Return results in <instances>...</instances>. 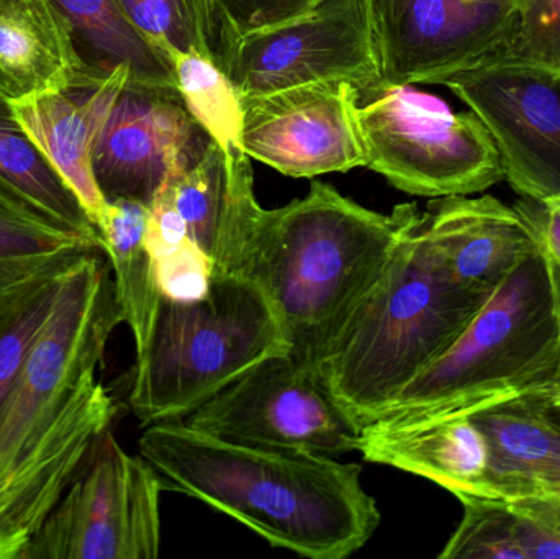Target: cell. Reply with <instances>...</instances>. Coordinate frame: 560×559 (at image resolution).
Listing matches in <instances>:
<instances>
[{"label": "cell", "instance_id": "6da1fadb", "mask_svg": "<svg viewBox=\"0 0 560 559\" xmlns=\"http://www.w3.org/2000/svg\"><path fill=\"white\" fill-rule=\"evenodd\" d=\"M140 455L164 489L197 499L300 557H351L381 525L361 466L335 456L232 442L186 420L148 426Z\"/></svg>", "mask_w": 560, "mask_h": 559}, {"label": "cell", "instance_id": "7a4b0ae2", "mask_svg": "<svg viewBox=\"0 0 560 559\" xmlns=\"http://www.w3.org/2000/svg\"><path fill=\"white\" fill-rule=\"evenodd\" d=\"M420 216L417 203H401L387 216L365 209L319 180L302 199L261 207L242 275L268 295L292 357L318 366Z\"/></svg>", "mask_w": 560, "mask_h": 559}, {"label": "cell", "instance_id": "3957f363", "mask_svg": "<svg viewBox=\"0 0 560 559\" xmlns=\"http://www.w3.org/2000/svg\"><path fill=\"white\" fill-rule=\"evenodd\" d=\"M487 299L451 278L424 235L421 212L316 370L362 430L447 350Z\"/></svg>", "mask_w": 560, "mask_h": 559}, {"label": "cell", "instance_id": "277c9868", "mask_svg": "<svg viewBox=\"0 0 560 559\" xmlns=\"http://www.w3.org/2000/svg\"><path fill=\"white\" fill-rule=\"evenodd\" d=\"M289 340L271 301L253 279L215 275L197 301L163 295L137 351L130 406L144 427L184 420Z\"/></svg>", "mask_w": 560, "mask_h": 559}, {"label": "cell", "instance_id": "5b68a950", "mask_svg": "<svg viewBox=\"0 0 560 559\" xmlns=\"http://www.w3.org/2000/svg\"><path fill=\"white\" fill-rule=\"evenodd\" d=\"M559 347L545 249L520 263L463 334L371 423L477 409L551 383Z\"/></svg>", "mask_w": 560, "mask_h": 559}, {"label": "cell", "instance_id": "8992f818", "mask_svg": "<svg viewBox=\"0 0 560 559\" xmlns=\"http://www.w3.org/2000/svg\"><path fill=\"white\" fill-rule=\"evenodd\" d=\"M124 324L104 252L75 263L0 412V482L51 429L75 394L97 377L108 340Z\"/></svg>", "mask_w": 560, "mask_h": 559}, {"label": "cell", "instance_id": "52a82bcc", "mask_svg": "<svg viewBox=\"0 0 560 559\" xmlns=\"http://www.w3.org/2000/svg\"><path fill=\"white\" fill-rule=\"evenodd\" d=\"M355 117L365 166L401 193L472 196L503 180L495 143L474 112L454 114L411 85L377 82L358 91Z\"/></svg>", "mask_w": 560, "mask_h": 559}, {"label": "cell", "instance_id": "ba28073f", "mask_svg": "<svg viewBox=\"0 0 560 559\" xmlns=\"http://www.w3.org/2000/svg\"><path fill=\"white\" fill-rule=\"evenodd\" d=\"M164 486L143 456L107 430L22 559H154Z\"/></svg>", "mask_w": 560, "mask_h": 559}, {"label": "cell", "instance_id": "9c48e42d", "mask_svg": "<svg viewBox=\"0 0 560 559\" xmlns=\"http://www.w3.org/2000/svg\"><path fill=\"white\" fill-rule=\"evenodd\" d=\"M186 423L232 442L326 456L358 452L361 433L332 399L318 370L290 353L249 368Z\"/></svg>", "mask_w": 560, "mask_h": 559}, {"label": "cell", "instance_id": "30bf717a", "mask_svg": "<svg viewBox=\"0 0 560 559\" xmlns=\"http://www.w3.org/2000/svg\"><path fill=\"white\" fill-rule=\"evenodd\" d=\"M219 68L242 97L313 82H381L372 0H328L313 12L233 36Z\"/></svg>", "mask_w": 560, "mask_h": 559}, {"label": "cell", "instance_id": "8fae6325", "mask_svg": "<svg viewBox=\"0 0 560 559\" xmlns=\"http://www.w3.org/2000/svg\"><path fill=\"white\" fill-rule=\"evenodd\" d=\"M443 85L482 121L516 194L560 200V68L495 59Z\"/></svg>", "mask_w": 560, "mask_h": 559}, {"label": "cell", "instance_id": "7c38bea8", "mask_svg": "<svg viewBox=\"0 0 560 559\" xmlns=\"http://www.w3.org/2000/svg\"><path fill=\"white\" fill-rule=\"evenodd\" d=\"M518 0H372L381 82L441 84L499 59Z\"/></svg>", "mask_w": 560, "mask_h": 559}, {"label": "cell", "instance_id": "4fadbf2b", "mask_svg": "<svg viewBox=\"0 0 560 559\" xmlns=\"http://www.w3.org/2000/svg\"><path fill=\"white\" fill-rule=\"evenodd\" d=\"M358 91L349 82H313L242 97L243 151L289 177L365 166Z\"/></svg>", "mask_w": 560, "mask_h": 559}, {"label": "cell", "instance_id": "5bb4252c", "mask_svg": "<svg viewBox=\"0 0 560 559\" xmlns=\"http://www.w3.org/2000/svg\"><path fill=\"white\" fill-rule=\"evenodd\" d=\"M210 141L177 89L127 82L95 143L98 189L107 202L135 200L150 209L171 171L196 164Z\"/></svg>", "mask_w": 560, "mask_h": 559}, {"label": "cell", "instance_id": "9a60e30c", "mask_svg": "<svg viewBox=\"0 0 560 559\" xmlns=\"http://www.w3.org/2000/svg\"><path fill=\"white\" fill-rule=\"evenodd\" d=\"M117 412L107 387L97 377L88 381L28 456L0 482V559H22Z\"/></svg>", "mask_w": 560, "mask_h": 559}, {"label": "cell", "instance_id": "2e32d148", "mask_svg": "<svg viewBox=\"0 0 560 559\" xmlns=\"http://www.w3.org/2000/svg\"><path fill=\"white\" fill-rule=\"evenodd\" d=\"M423 230L451 278L486 298L541 249L522 209L492 196L436 197L423 212Z\"/></svg>", "mask_w": 560, "mask_h": 559}, {"label": "cell", "instance_id": "e0dca14e", "mask_svg": "<svg viewBox=\"0 0 560 559\" xmlns=\"http://www.w3.org/2000/svg\"><path fill=\"white\" fill-rule=\"evenodd\" d=\"M128 79L127 68L92 71L61 91L12 104L23 130L71 187L95 226L107 200L95 180L92 156L105 118Z\"/></svg>", "mask_w": 560, "mask_h": 559}, {"label": "cell", "instance_id": "ac0fdd59", "mask_svg": "<svg viewBox=\"0 0 560 559\" xmlns=\"http://www.w3.org/2000/svg\"><path fill=\"white\" fill-rule=\"evenodd\" d=\"M358 452L365 462L421 476L459 501L486 496L489 443L469 410L369 423L359 433Z\"/></svg>", "mask_w": 560, "mask_h": 559}, {"label": "cell", "instance_id": "d6986e66", "mask_svg": "<svg viewBox=\"0 0 560 559\" xmlns=\"http://www.w3.org/2000/svg\"><path fill=\"white\" fill-rule=\"evenodd\" d=\"M467 410L489 443L482 499L560 498V429L528 394Z\"/></svg>", "mask_w": 560, "mask_h": 559}, {"label": "cell", "instance_id": "ffe728a7", "mask_svg": "<svg viewBox=\"0 0 560 559\" xmlns=\"http://www.w3.org/2000/svg\"><path fill=\"white\" fill-rule=\"evenodd\" d=\"M92 71L55 0H0V95L10 104L61 91Z\"/></svg>", "mask_w": 560, "mask_h": 559}, {"label": "cell", "instance_id": "44dd1931", "mask_svg": "<svg viewBox=\"0 0 560 559\" xmlns=\"http://www.w3.org/2000/svg\"><path fill=\"white\" fill-rule=\"evenodd\" d=\"M97 252L102 236L66 225L0 176V314Z\"/></svg>", "mask_w": 560, "mask_h": 559}, {"label": "cell", "instance_id": "7402d4cb", "mask_svg": "<svg viewBox=\"0 0 560 559\" xmlns=\"http://www.w3.org/2000/svg\"><path fill=\"white\" fill-rule=\"evenodd\" d=\"M71 22L79 55L89 68L130 71L128 82L177 89L170 62L131 23L120 0H55Z\"/></svg>", "mask_w": 560, "mask_h": 559}, {"label": "cell", "instance_id": "603a6c76", "mask_svg": "<svg viewBox=\"0 0 560 559\" xmlns=\"http://www.w3.org/2000/svg\"><path fill=\"white\" fill-rule=\"evenodd\" d=\"M148 216L150 209L143 203L114 200L107 202L97 225L105 256L110 263L124 324L133 334L137 351L147 343L163 299L156 266L147 245Z\"/></svg>", "mask_w": 560, "mask_h": 559}, {"label": "cell", "instance_id": "cb8c5ba5", "mask_svg": "<svg viewBox=\"0 0 560 559\" xmlns=\"http://www.w3.org/2000/svg\"><path fill=\"white\" fill-rule=\"evenodd\" d=\"M0 176L46 212L84 235L101 236L71 187L46 160L0 95Z\"/></svg>", "mask_w": 560, "mask_h": 559}, {"label": "cell", "instance_id": "d4e9b609", "mask_svg": "<svg viewBox=\"0 0 560 559\" xmlns=\"http://www.w3.org/2000/svg\"><path fill=\"white\" fill-rule=\"evenodd\" d=\"M177 91L194 120L219 144L225 156L242 153V95L222 68L197 49L166 48Z\"/></svg>", "mask_w": 560, "mask_h": 559}, {"label": "cell", "instance_id": "484cf974", "mask_svg": "<svg viewBox=\"0 0 560 559\" xmlns=\"http://www.w3.org/2000/svg\"><path fill=\"white\" fill-rule=\"evenodd\" d=\"M156 196L176 210L190 238L209 255L215 268L229 202L225 154L219 144L210 141L196 164L170 173Z\"/></svg>", "mask_w": 560, "mask_h": 559}, {"label": "cell", "instance_id": "4316f807", "mask_svg": "<svg viewBox=\"0 0 560 559\" xmlns=\"http://www.w3.org/2000/svg\"><path fill=\"white\" fill-rule=\"evenodd\" d=\"M463 521L441 559H528L529 519L525 509L495 499H460Z\"/></svg>", "mask_w": 560, "mask_h": 559}, {"label": "cell", "instance_id": "83f0119b", "mask_svg": "<svg viewBox=\"0 0 560 559\" xmlns=\"http://www.w3.org/2000/svg\"><path fill=\"white\" fill-rule=\"evenodd\" d=\"M65 276L36 286L0 314V412L58 301Z\"/></svg>", "mask_w": 560, "mask_h": 559}, {"label": "cell", "instance_id": "f1b7e54d", "mask_svg": "<svg viewBox=\"0 0 560 559\" xmlns=\"http://www.w3.org/2000/svg\"><path fill=\"white\" fill-rule=\"evenodd\" d=\"M499 59L560 68V0H520L512 38Z\"/></svg>", "mask_w": 560, "mask_h": 559}, {"label": "cell", "instance_id": "f546056e", "mask_svg": "<svg viewBox=\"0 0 560 559\" xmlns=\"http://www.w3.org/2000/svg\"><path fill=\"white\" fill-rule=\"evenodd\" d=\"M120 3L131 23L161 56L170 46L183 51L197 49L203 55L186 0H120Z\"/></svg>", "mask_w": 560, "mask_h": 559}, {"label": "cell", "instance_id": "4dcf8cb0", "mask_svg": "<svg viewBox=\"0 0 560 559\" xmlns=\"http://www.w3.org/2000/svg\"><path fill=\"white\" fill-rule=\"evenodd\" d=\"M161 294L173 301L202 299L210 291L215 268L212 259L194 240L154 259Z\"/></svg>", "mask_w": 560, "mask_h": 559}, {"label": "cell", "instance_id": "1f68e13d", "mask_svg": "<svg viewBox=\"0 0 560 559\" xmlns=\"http://www.w3.org/2000/svg\"><path fill=\"white\" fill-rule=\"evenodd\" d=\"M215 2L220 22H222L223 49H225L233 36L292 22L318 9L328 0H215Z\"/></svg>", "mask_w": 560, "mask_h": 559}, {"label": "cell", "instance_id": "d6a6232c", "mask_svg": "<svg viewBox=\"0 0 560 559\" xmlns=\"http://www.w3.org/2000/svg\"><path fill=\"white\" fill-rule=\"evenodd\" d=\"M516 206L528 217L533 229L538 233L541 248L560 263V200L535 202V200L523 199Z\"/></svg>", "mask_w": 560, "mask_h": 559}, {"label": "cell", "instance_id": "836d02e7", "mask_svg": "<svg viewBox=\"0 0 560 559\" xmlns=\"http://www.w3.org/2000/svg\"><path fill=\"white\" fill-rule=\"evenodd\" d=\"M190 19L196 26L203 55L217 61L222 51L223 32L215 0H186Z\"/></svg>", "mask_w": 560, "mask_h": 559}, {"label": "cell", "instance_id": "e575fe53", "mask_svg": "<svg viewBox=\"0 0 560 559\" xmlns=\"http://www.w3.org/2000/svg\"><path fill=\"white\" fill-rule=\"evenodd\" d=\"M529 397L538 404L546 417L560 429V387L541 386L528 391Z\"/></svg>", "mask_w": 560, "mask_h": 559}, {"label": "cell", "instance_id": "d590c367", "mask_svg": "<svg viewBox=\"0 0 560 559\" xmlns=\"http://www.w3.org/2000/svg\"><path fill=\"white\" fill-rule=\"evenodd\" d=\"M546 255H548V253H546ZM548 258L549 268H551L552 288H555L556 311H558L559 347L558 357H556L555 370H552L551 383L546 384V386L560 387V263L552 259L549 255Z\"/></svg>", "mask_w": 560, "mask_h": 559}, {"label": "cell", "instance_id": "8d00e7d4", "mask_svg": "<svg viewBox=\"0 0 560 559\" xmlns=\"http://www.w3.org/2000/svg\"><path fill=\"white\" fill-rule=\"evenodd\" d=\"M516 504L535 509V511L542 512V514L560 522V498L523 499V501H516Z\"/></svg>", "mask_w": 560, "mask_h": 559}, {"label": "cell", "instance_id": "74e56055", "mask_svg": "<svg viewBox=\"0 0 560 559\" xmlns=\"http://www.w3.org/2000/svg\"><path fill=\"white\" fill-rule=\"evenodd\" d=\"M518 2H520V0H518Z\"/></svg>", "mask_w": 560, "mask_h": 559}, {"label": "cell", "instance_id": "f35d334b", "mask_svg": "<svg viewBox=\"0 0 560 559\" xmlns=\"http://www.w3.org/2000/svg\"><path fill=\"white\" fill-rule=\"evenodd\" d=\"M520 3V2H518Z\"/></svg>", "mask_w": 560, "mask_h": 559}]
</instances>
